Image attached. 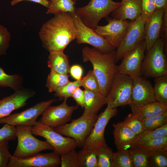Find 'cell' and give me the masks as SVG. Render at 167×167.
I'll return each instance as SVG.
<instances>
[{
    "label": "cell",
    "mask_w": 167,
    "mask_h": 167,
    "mask_svg": "<svg viewBox=\"0 0 167 167\" xmlns=\"http://www.w3.org/2000/svg\"><path fill=\"white\" fill-rule=\"evenodd\" d=\"M58 100L51 99L42 101L22 112L0 118V124L7 123L15 126L23 125L32 126L36 122L37 117L52 103Z\"/></svg>",
    "instance_id": "obj_14"
},
{
    "label": "cell",
    "mask_w": 167,
    "mask_h": 167,
    "mask_svg": "<svg viewBox=\"0 0 167 167\" xmlns=\"http://www.w3.org/2000/svg\"><path fill=\"white\" fill-rule=\"evenodd\" d=\"M11 38V35L8 30L0 24V55L6 54Z\"/></svg>",
    "instance_id": "obj_41"
},
{
    "label": "cell",
    "mask_w": 167,
    "mask_h": 167,
    "mask_svg": "<svg viewBox=\"0 0 167 167\" xmlns=\"http://www.w3.org/2000/svg\"><path fill=\"white\" fill-rule=\"evenodd\" d=\"M129 105L132 113L143 120L159 115L167 111V107L156 101L141 105L131 103Z\"/></svg>",
    "instance_id": "obj_23"
},
{
    "label": "cell",
    "mask_w": 167,
    "mask_h": 167,
    "mask_svg": "<svg viewBox=\"0 0 167 167\" xmlns=\"http://www.w3.org/2000/svg\"><path fill=\"white\" fill-rule=\"evenodd\" d=\"M72 97L75 101L77 105L84 109L85 103L84 91L79 87L74 92Z\"/></svg>",
    "instance_id": "obj_46"
},
{
    "label": "cell",
    "mask_w": 167,
    "mask_h": 167,
    "mask_svg": "<svg viewBox=\"0 0 167 167\" xmlns=\"http://www.w3.org/2000/svg\"><path fill=\"white\" fill-rule=\"evenodd\" d=\"M133 167H148V159L150 150L137 146L129 149Z\"/></svg>",
    "instance_id": "obj_30"
},
{
    "label": "cell",
    "mask_w": 167,
    "mask_h": 167,
    "mask_svg": "<svg viewBox=\"0 0 167 167\" xmlns=\"http://www.w3.org/2000/svg\"><path fill=\"white\" fill-rule=\"evenodd\" d=\"M69 73L71 76L76 80H80L83 73V69L78 65H74L70 67Z\"/></svg>",
    "instance_id": "obj_47"
},
{
    "label": "cell",
    "mask_w": 167,
    "mask_h": 167,
    "mask_svg": "<svg viewBox=\"0 0 167 167\" xmlns=\"http://www.w3.org/2000/svg\"><path fill=\"white\" fill-rule=\"evenodd\" d=\"M47 63L51 71L65 74L69 73L71 66L68 57L64 51L50 52Z\"/></svg>",
    "instance_id": "obj_24"
},
{
    "label": "cell",
    "mask_w": 167,
    "mask_h": 167,
    "mask_svg": "<svg viewBox=\"0 0 167 167\" xmlns=\"http://www.w3.org/2000/svg\"><path fill=\"white\" fill-rule=\"evenodd\" d=\"M32 134L43 137L54 148L53 150L60 156L78 147L76 141L71 138L63 136L56 132L54 128L36 121L32 126Z\"/></svg>",
    "instance_id": "obj_8"
},
{
    "label": "cell",
    "mask_w": 167,
    "mask_h": 167,
    "mask_svg": "<svg viewBox=\"0 0 167 167\" xmlns=\"http://www.w3.org/2000/svg\"><path fill=\"white\" fill-rule=\"evenodd\" d=\"M97 149L98 167H112L113 151L107 144Z\"/></svg>",
    "instance_id": "obj_35"
},
{
    "label": "cell",
    "mask_w": 167,
    "mask_h": 167,
    "mask_svg": "<svg viewBox=\"0 0 167 167\" xmlns=\"http://www.w3.org/2000/svg\"><path fill=\"white\" fill-rule=\"evenodd\" d=\"M167 124V111L159 115L143 120V130H154Z\"/></svg>",
    "instance_id": "obj_36"
},
{
    "label": "cell",
    "mask_w": 167,
    "mask_h": 167,
    "mask_svg": "<svg viewBox=\"0 0 167 167\" xmlns=\"http://www.w3.org/2000/svg\"><path fill=\"white\" fill-rule=\"evenodd\" d=\"M21 81L18 75H8L0 67V87H10L17 90L20 89Z\"/></svg>",
    "instance_id": "obj_32"
},
{
    "label": "cell",
    "mask_w": 167,
    "mask_h": 167,
    "mask_svg": "<svg viewBox=\"0 0 167 167\" xmlns=\"http://www.w3.org/2000/svg\"><path fill=\"white\" fill-rule=\"evenodd\" d=\"M132 83V77L117 72L106 96L107 107L115 109L131 104Z\"/></svg>",
    "instance_id": "obj_6"
},
{
    "label": "cell",
    "mask_w": 167,
    "mask_h": 167,
    "mask_svg": "<svg viewBox=\"0 0 167 167\" xmlns=\"http://www.w3.org/2000/svg\"><path fill=\"white\" fill-rule=\"evenodd\" d=\"M54 15L43 24L39 32L43 47L49 53L64 51L76 35L70 13L61 12Z\"/></svg>",
    "instance_id": "obj_1"
},
{
    "label": "cell",
    "mask_w": 167,
    "mask_h": 167,
    "mask_svg": "<svg viewBox=\"0 0 167 167\" xmlns=\"http://www.w3.org/2000/svg\"><path fill=\"white\" fill-rule=\"evenodd\" d=\"M167 135V124L152 130H143L137 135L130 145L131 148L139 146L144 143L156 136Z\"/></svg>",
    "instance_id": "obj_26"
},
{
    "label": "cell",
    "mask_w": 167,
    "mask_h": 167,
    "mask_svg": "<svg viewBox=\"0 0 167 167\" xmlns=\"http://www.w3.org/2000/svg\"><path fill=\"white\" fill-rule=\"evenodd\" d=\"M81 84L84 89L100 92L99 82L92 70L89 71L82 78Z\"/></svg>",
    "instance_id": "obj_40"
},
{
    "label": "cell",
    "mask_w": 167,
    "mask_h": 167,
    "mask_svg": "<svg viewBox=\"0 0 167 167\" xmlns=\"http://www.w3.org/2000/svg\"><path fill=\"white\" fill-rule=\"evenodd\" d=\"M123 122L137 135L143 131V120L132 113L129 114Z\"/></svg>",
    "instance_id": "obj_39"
},
{
    "label": "cell",
    "mask_w": 167,
    "mask_h": 167,
    "mask_svg": "<svg viewBox=\"0 0 167 167\" xmlns=\"http://www.w3.org/2000/svg\"><path fill=\"white\" fill-rule=\"evenodd\" d=\"M35 94L34 92L28 89H19L0 100V118L8 116L14 110L25 106L27 100Z\"/></svg>",
    "instance_id": "obj_18"
},
{
    "label": "cell",
    "mask_w": 167,
    "mask_h": 167,
    "mask_svg": "<svg viewBox=\"0 0 167 167\" xmlns=\"http://www.w3.org/2000/svg\"><path fill=\"white\" fill-rule=\"evenodd\" d=\"M116 51L104 53L95 48L84 47L82 57L84 62H90L99 85L100 93L106 96L108 94L118 66L115 64Z\"/></svg>",
    "instance_id": "obj_2"
},
{
    "label": "cell",
    "mask_w": 167,
    "mask_h": 167,
    "mask_svg": "<svg viewBox=\"0 0 167 167\" xmlns=\"http://www.w3.org/2000/svg\"><path fill=\"white\" fill-rule=\"evenodd\" d=\"M9 141L0 140V167H7L11 155L9 151Z\"/></svg>",
    "instance_id": "obj_44"
},
{
    "label": "cell",
    "mask_w": 167,
    "mask_h": 167,
    "mask_svg": "<svg viewBox=\"0 0 167 167\" xmlns=\"http://www.w3.org/2000/svg\"><path fill=\"white\" fill-rule=\"evenodd\" d=\"M98 115L90 116L83 115L71 122L54 129L61 135L74 139L78 147L82 148L84 141L90 134L97 119Z\"/></svg>",
    "instance_id": "obj_7"
},
{
    "label": "cell",
    "mask_w": 167,
    "mask_h": 167,
    "mask_svg": "<svg viewBox=\"0 0 167 167\" xmlns=\"http://www.w3.org/2000/svg\"><path fill=\"white\" fill-rule=\"evenodd\" d=\"M160 36L164 44V47L167 51V8L165 9Z\"/></svg>",
    "instance_id": "obj_45"
},
{
    "label": "cell",
    "mask_w": 167,
    "mask_h": 167,
    "mask_svg": "<svg viewBox=\"0 0 167 167\" xmlns=\"http://www.w3.org/2000/svg\"><path fill=\"white\" fill-rule=\"evenodd\" d=\"M141 16L145 23L147 19L156 9L155 0H141Z\"/></svg>",
    "instance_id": "obj_42"
},
{
    "label": "cell",
    "mask_w": 167,
    "mask_h": 167,
    "mask_svg": "<svg viewBox=\"0 0 167 167\" xmlns=\"http://www.w3.org/2000/svg\"><path fill=\"white\" fill-rule=\"evenodd\" d=\"M106 19L108 24L103 26L97 25L95 30L115 48H117L126 36L131 22L108 17Z\"/></svg>",
    "instance_id": "obj_12"
},
{
    "label": "cell",
    "mask_w": 167,
    "mask_h": 167,
    "mask_svg": "<svg viewBox=\"0 0 167 167\" xmlns=\"http://www.w3.org/2000/svg\"><path fill=\"white\" fill-rule=\"evenodd\" d=\"M16 126L4 123L0 129V140H14L16 138Z\"/></svg>",
    "instance_id": "obj_43"
},
{
    "label": "cell",
    "mask_w": 167,
    "mask_h": 167,
    "mask_svg": "<svg viewBox=\"0 0 167 167\" xmlns=\"http://www.w3.org/2000/svg\"><path fill=\"white\" fill-rule=\"evenodd\" d=\"M85 106L83 114L90 116L97 115L101 107L106 104V96L100 92L85 89Z\"/></svg>",
    "instance_id": "obj_22"
},
{
    "label": "cell",
    "mask_w": 167,
    "mask_h": 167,
    "mask_svg": "<svg viewBox=\"0 0 167 167\" xmlns=\"http://www.w3.org/2000/svg\"><path fill=\"white\" fill-rule=\"evenodd\" d=\"M75 149L71 150L60 156L62 167H79L77 152Z\"/></svg>",
    "instance_id": "obj_38"
},
{
    "label": "cell",
    "mask_w": 167,
    "mask_h": 167,
    "mask_svg": "<svg viewBox=\"0 0 167 167\" xmlns=\"http://www.w3.org/2000/svg\"><path fill=\"white\" fill-rule=\"evenodd\" d=\"M138 146L151 151H167V135L156 136Z\"/></svg>",
    "instance_id": "obj_37"
},
{
    "label": "cell",
    "mask_w": 167,
    "mask_h": 167,
    "mask_svg": "<svg viewBox=\"0 0 167 167\" xmlns=\"http://www.w3.org/2000/svg\"><path fill=\"white\" fill-rule=\"evenodd\" d=\"M146 47L144 40L133 50L125 54L121 63L118 66L117 72L132 77L142 76L141 66Z\"/></svg>",
    "instance_id": "obj_15"
},
{
    "label": "cell",
    "mask_w": 167,
    "mask_h": 167,
    "mask_svg": "<svg viewBox=\"0 0 167 167\" xmlns=\"http://www.w3.org/2000/svg\"><path fill=\"white\" fill-rule=\"evenodd\" d=\"M167 151H150L148 159V167H166Z\"/></svg>",
    "instance_id": "obj_34"
},
{
    "label": "cell",
    "mask_w": 167,
    "mask_h": 167,
    "mask_svg": "<svg viewBox=\"0 0 167 167\" xmlns=\"http://www.w3.org/2000/svg\"><path fill=\"white\" fill-rule=\"evenodd\" d=\"M16 135L18 144L12 155L20 158H26L47 150H54L53 147L46 140H40L33 135L32 126L17 125Z\"/></svg>",
    "instance_id": "obj_3"
},
{
    "label": "cell",
    "mask_w": 167,
    "mask_h": 167,
    "mask_svg": "<svg viewBox=\"0 0 167 167\" xmlns=\"http://www.w3.org/2000/svg\"><path fill=\"white\" fill-rule=\"evenodd\" d=\"M121 4L112 0H91L87 5L76 8L75 13L86 25L95 29L102 19L108 17Z\"/></svg>",
    "instance_id": "obj_4"
},
{
    "label": "cell",
    "mask_w": 167,
    "mask_h": 167,
    "mask_svg": "<svg viewBox=\"0 0 167 167\" xmlns=\"http://www.w3.org/2000/svg\"><path fill=\"white\" fill-rule=\"evenodd\" d=\"M24 0L30 1L40 4L47 8L48 7L50 3L49 0H12L11 2V5L12 6H14L19 2Z\"/></svg>",
    "instance_id": "obj_48"
},
{
    "label": "cell",
    "mask_w": 167,
    "mask_h": 167,
    "mask_svg": "<svg viewBox=\"0 0 167 167\" xmlns=\"http://www.w3.org/2000/svg\"><path fill=\"white\" fill-rule=\"evenodd\" d=\"M153 90L156 101L167 107V75L155 78Z\"/></svg>",
    "instance_id": "obj_28"
},
{
    "label": "cell",
    "mask_w": 167,
    "mask_h": 167,
    "mask_svg": "<svg viewBox=\"0 0 167 167\" xmlns=\"http://www.w3.org/2000/svg\"><path fill=\"white\" fill-rule=\"evenodd\" d=\"M156 9L167 8V0H155Z\"/></svg>",
    "instance_id": "obj_49"
},
{
    "label": "cell",
    "mask_w": 167,
    "mask_h": 167,
    "mask_svg": "<svg viewBox=\"0 0 167 167\" xmlns=\"http://www.w3.org/2000/svg\"><path fill=\"white\" fill-rule=\"evenodd\" d=\"M60 163V156L53 151L50 153H39L26 158L11 155L7 167H57Z\"/></svg>",
    "instance_id": "obj_16"
},
{
    "label": "cell",
    "mask_w": 167,
    "mask_h": 167,
    "mask_svg": "<svg viewBox=\"0 0 167 167\" xmlns=\"http://www.w3.org/2000/svg\"><path fill=\"white\" fill-rule=\"evenodd\" d=\"M79 106L77 104L69 106L67 100H64L58 105H50L42 113L39 121L54 128L61 126L71 120L73 113L79 108Z\"/></svg>",
    "instance_id": "obj_13"
},
{
    "label": "cell",
    "mask_w": 167,
    "mask_h": 167,
    "mask_svg": "<svg viewBox=\"0 0 167 167\" xmlns=\"http://www.w3.org/2000/svg\"><path fill=\"white\" fill-rule=\"evenodd\" d=\"M77 154L79 167H98L97 149H82Z\"/></svg>",
    "instance_id": "obj_27"
},
{
    "label": "cell",
    "mask_w": 167,
    "mask_h": 167,
    "mask_svg": "<svg viewBox=\"0 0 167 167\" xmlns=\"http://www.w3.org/2000/svg\"><path fill=\"white\" fill-rule=\"evenodd\" d=\"M69 78L68 74H61L51 71L48 75L46 84L49 92H55L66 85L70 81Z\"/></svg>",
    "instance_id": "obj_29"
},
{
    "label": "cell",
    "mask_w": 167,
    "mask_h": 167,
    "mask_svg": "<svg viewBox=\"0 0 167 167\" xmlns=\"http://www.w3.org/2000/svg\"><path fill=\"white\" fill-rule=\"evenodd\" d=\"M141 0H122L120 6L111 12L113 18L133 22L141 15Z\"/></svg>",
    "instance_id": "obj_20"
},
{
    "label": "cell",
    "mask_w": 167,
    "mask_h": 167,
    "mask_svg": "<svg viewBox=\"0 0 167 167\" xmlns=\"http://www.w3.org/2000/svg\"><path fill=\"white\" fill-rule=\"evenodd\" d=\"M49 4L46 14L54 15L61 12L75 13V2L72 0H49Z\"/></svg>",
    "instance_id": "obj_25"
},
{
    "label": "cell",
    "mask_w": 167,
    "mask_h": 167,
    "mask_svg": "<svg viewBox=\"0 0 167 167\" xmlns=\"http://www.w3.org/2000/svg\"><path fill=\"white\" fill-rule=\"evenodd\" d=\"M81 86V79L73 82L70 81L55 92L54 96L58 98L60 100H67L68 98L72 97L75 90Z\"/></svg>",
    "instance_id": "obj_33"
},
{
    "label": "cell",
    "mask_w": 167,
    "mask_h": 167,
    "mask_svg": "<svg viewBox=\"0 0 167 167\" xmlns=\"http://www.w3.org/2000/svg\"><path fill=\"white\" fill-rule=\"evenodd\" d=\"M70 14L73 18L76 30L75 39L78 44H89L104 53L115 50V48L97 33L95 29L86 25L77 14Z\"/></svg>",
    "instance_id": "obj_9"
},
{
    "label": "cell",
    "mask_w": 167,
    "mask_h": 167,
    "mask_svg": "<svg viewBox=\"0 0 167 167\" xmlns=\"http://www.w3.org/2000/svg\"><path fill=\"white\" fill-rule=\"evenodd\" d=\"M164 48V43L159 38L144 57L141 66V75L146 78H155L167 75V62Z\"/></svg>",
    "instance_id": "obj_5"
},
{
    "label": "cell",
    "mask_w": 167,
    "mask_h": 167,
    "mask_svg": "<svg viewBox=\"0 0 167 167\" xmlns=\"http://www.w3.org/2000/svg\"><path fill=\"white\" fill-rule=\"evenodd\" d=\"M118 112L117 108L110 109L107 107L98 116L91 132L84 141L82 149H97L107 144L104 137L105 128L110 119L116 116Z\"/></svg>",
    "instance_id": "obj_10"
},
{
    "label": "cell",
    "mask_w": 167,
    "mask_h": 167,
    "mask_svg": "<svg viewBox=\"0 0 167 167\" xmlns=\"http://www.w3.org/2000/svg\"><path fill=\"white\" fill-rule=\"evenodd\" d=\"M165 9L164 8L156 9L145 23L146 52L151 48L156 40L159 38Z\"/></svg>",
    "instance_id": "obj_19"
},
{
    "label": "cell",
    "mask_w": 167,
    "mask_h": 167,
    "mask_svg": "<svg viewBox=\"0 0 167 167\" xmlns=\"http://www.w3.org/2000/svg\"><path fill=\"white\" fill-rule=\"evenodd\" d=\"M112 167H133L129 149H123L113 152Z\"/></svg>",
    "instance_id": "obj_31"
},
{
    "label": "cell",
    "mask_w": 167,
    "mask_h": 167,
    "mask_svg": "<svg viewBox=\"0 0 167 167\" xmlns=\"http://www.w3.org/2000/svg\"><path fill=\"white\" fill-rule=\"evenodd\" d=\"M145 24L141 15L131 22L126 36L116 51L115 61L122 59L125 54L145 40Z\"/></svg>",
    "instance_id": "obj_11"
},
{
    "label": "cell",
    "mask_w": 167,
    "mask_h": 167,
    "mask_svg": "<svg viewBox=\"0 0 167 167\" xmlns=\"http://www.w3.org/2000/svg\"><path fill=\"white\" fill-rule=\"evenodd\" d=\"M132 78L131 103L141 105L156 101L153 87L150 82L142 76Z\"/></svg>",
    "instance_id": "obj_17"
},
{
    "label": "cell",
    "mask_w": 167,
    "mask_h": 167,
    "mask_svg": "<svg viewBox=\"0 0 167 167\" xmlns=\"http://www.w3.org/2000/svg\"><path fill=\"white\" fill-rule=\"evenodd\" d=\"M112 126L114 142L118 151L130 147L137 135L123 122L113 123Z\"/></svg>",
    "instance_id": "obj_21"
},
{
    "label": "cell",
    "mask_w": 167,
    "mask_h": 167,
    "mask_svg": "<svg viewBox=\"0 0 167 167\" xmlns=\"http://www.w3.org/2000/svg\"><path fill=\"white\" fill-rule=\"evenodd\" d=\"M73 0V1H74L75 2H76V1H78V0Z\"/></svg>",
    "instance_id": "obj_50"
}]
</instances>
